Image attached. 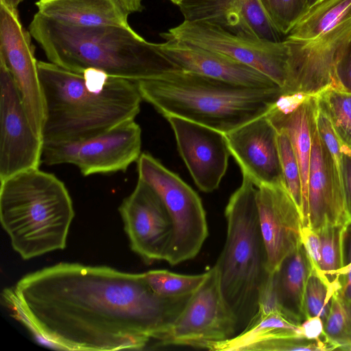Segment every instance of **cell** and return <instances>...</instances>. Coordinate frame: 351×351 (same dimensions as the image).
Listing matches in <instances>:
<instances>
[{
    "instance_id": "1",
    "label": "cell",
    "mask_w": 351,
    "mask_h": 351,
    "mask_svg": "<svg viewBox=\"0 0 351 351\" xmlns=\"http://www.w3.org/2000/svg\"><path fill=\"white\" fill-rule=\"evenodd\" d=\"M191 295H159L143 273L60 263L25 275L1 298L45 344L110 351L160 346Z\"/></svg>"
},
{
    "instance_id": "2",
    "label": "cell",
    "mask_w": 351,
    "mask_h": 351,
    "mask_svg": "<svg viewBox=\"0 0 351 351\" xmlns=\"http://www.w3.org/2000/svg\"><path fill=\"white\" fill-rule=\"evenodd\" d=\"M43 100L44 144L78 141L103 133L140 112L135 82L94 69L77 73L38 60Z\"/></svg>"
},
{
    "instance_id": "3",
    "label": "cell",
    "mask_w": 351,
    "mask_h": 351,
    "mask_svg": "<svg viewBox=\"0 0 351 351\" xmlns=\"http://www.w3.org/2000/svg\"><path fill=\"white\" fill-rule=\"evenodd\" d=\"M29 32L49 62L77 73L94 69L136 82L180 69L132 27L75 26L37 12Z\"/></svg>"
},
{
    "instance_id": "4",
    "label": "cell",
    "mask_w": 351,
    "mask_h": 351,
    "mask_svg": "<svg viewBox=\"0 0 351 351\" xmlns=\"http://www.w3.org/2000/svg\"><path fill=\"white\" fill-rule=\"evenodd\" d=\"M143 100L165 117L175 116L223 134L267 114L282 88L250 87L182 69L136 82Z\"/></svg>"
},
{
    "instance_id": "5",
    "label": "cell",
    "mask_w": 351,
    "mask_h": 351,
    "mask_svg": "<svg viewBox=\"0 0 351 351\" xmlns=\"http://www.w3.org/2000/svg\"><path fill=\"white\" fill-rule=\"evenodd\" d=\"M0 182V221L13 250L29 260L64 249L75 211L64 182L39 168Z\"/></svg>"
},
{
    "instance_id": "6",
    "label": "cell",
    "mask_w": 351,
    "mask_h": 351,
    "mask_svg": "<svg viewBox=\"0 0 351 351\" xmlns=\"http://www.w3.org/2000/svg\"><path fill=\"white\" fill-rule=\"evenodd\" d=\"M256 191L250 178L243 175L241 186L225 209L226 239L215 264L223 298L236 319L237 335L256 314L270 274L258 221Z\"/></svg>"
},
{
    "instance_id": "7",
    "label": "cell",
    "mask_w": 351,
    "mask_h": 351,
    "mask_svg": "<svg viewBox=\"0 0 351 351\" xmlns=\"http://www.w3.org/2000/svg\"><path fill=\"white\" fill-rule=\"evenodd\" d=\"M138 179L149 185L165 204L173 224L165 261L176 265L193 259L208 236L206 212L197 193L148 153L137 160Z\"/></svg>"
},
{
    "instance_id": "8",
    "label": "cell",
    "mask_w": 351,
    "mask_h": 351,
    "mask_svg": "<svg viewBox=\"0 0 351 351\" xmlns=\"http://www.w3.org/2000/svg\"><path fill=\"white\" fill-rule=\"evenodd\" d=\"M160 36L214 51L265 74L281 88L285 86L298 40L271 42L230 34L204 21H184Z\"/></svg>"
},
{
    "instance_id": "9",
    "label": "cell",
    "mask_w": 351,
    "mask_h": 351,
    "mask_svg": "<svg viewBox=\"0 0 351 351\" xmlns=\"http://www.w3.org/2000/svg\"><path fill=\"white\" fill-rule=\"evenodd\" d=\"M141 145V127L132 119L89 138L45 143L42 162L73 165L84 176L125 172L138 160Z\"/></svg>"
},
{
    "instance_id": "10",
    "label": "cell",
    "mask_w": 351,
    "mask_h": 351,
    "mask_svg": "<svg viewBox=\"0 0 351 351\" xmlns=\"http://www.w3.org/2000/svg\"><path fill=\"white\" fill-rule=\"evenodd\" d=\"M206 272V278L191 294L160 346L205 348L209 343L237 335L236 319L223 298L215 265Z\"/></svg>"
},
{
    "instance_id": "11",
    "label": "cell",
    "mask_w": 351,
    "mask_h": 351,
    "mask_svg": "<svg viewBox=\"0 0 351 351\" xmlns=\"http://www.w3.org/2000/svg\"><path fill=\"white\" fill-rule=\"evenodd\" d=\"M44 143L33 129L13 77L0 60V180L39 168Z\"/></svg>"
},
{
    "instance_id": "12",
    "label": "cell",
    "mask_w": 351,
    "mask_h": 351,
    "mask_svg": "<svg viewBox=\"0 0 351 351\" xmlns=\"http://www.w3.org/2000/svg\"><path fill=\"white\" fill-rule=\"evenodd\" d=\"M119 211L131 250L147 264L165 261L173 235L169 214L156 192L138 179Z\"/></svg>"
},
{
    "instance_id": "13",
    "label": "cell",
    "mask_w": 351,
    "mask_h": 351,
    "mask_svg": "<svg viewBox=\"0 0 351 351\" xmlns=\"http://www.w3.org/2000/svg\"><path fill=\"white\" fill-rule=\"evenodd\" d=\"M32 37L17 10L0 1V60L13 77L34 130L41 136L43 100Z\"/></svg>"
},
{
    "instance_id": "14",
    "label": "cell",
    "mask_w": 351,
    "mask_h": 351,
    "mask_svg": "<svg viewBox=\"0 0 351 351\" xmlns=\"http://www.w3.org/2000/svg\"><path fill=\"white\" fill-rule=\"evenodd\" d=\"M165 118L197 186L205 193L216 190L226 172L230 155L223 134L183 118Z\"/></svg>"
},
{
    "instance_id": "15",
    "label": "cell",
    "mask_w": 351,
    "mask_h": 351,
    "mask_svg": "<svg viewBox=\"0 0 351 351\" xmlns=\"http://www.w3.org/2000/svg\"><path fill=\"white\" fill-rule=\"evenodd\" d=\"M256 198L267 269L271 274L302 243V215L284 184L261 185Z\"/></svg>"
},
{
    "instance_id": "16",
    "label": "cell",
    "mask_w": 351,
    "mask_h": 351,
    "mask_svg": "<svg viewBox=\"0 0 351 351\" xmlns=\"http://www.w3.org/2000/svg\"><path fill=\"white\" fill-rule=\"evenodd\" d=\"M346 208L342 169L335 163L317 127L312 143L304 226L317 232L327 225H345Z\"/></svg>"
},
{
    "instance_id": "17",
    "label": "cell",
    "mask_w": 351,
    "mask_h": 351,
    "mask_svg": "<svg viewBox=\"0 0 351 351\" xmlns=\"http://www.w3.org/2000/svg\"><path fill=\"white\" fill-rule=\"evenodd\" d=\"M229 152L254 184H284L278 131L267 114L224 133Z\"/></svg>"
},
{
    "instance_id": "18",
    "label": "cell",
    "mask_w": 351,
    "mask_h": 351,
    "mask_svg": "<svg viewBox=\"0 0 351 351\" xmlns=\"http://www.w3.org/2000/svg\"><path fill=\"white\" fill-rule=\"evenodd\" d=\"M188 21H204L245 38L285 39L272 25L259 0H184L178 5Z\"/></svg>"
},
{
    "instance_id": "19",
    "label": "cell",
    "mask_w": 351,
    "mask_h": 351,
    "mask_svg": "<svg viewBox=\"0 0 351 351\" xmlns=\"http://www.w3.org/2000/svg\"><path fill=\"white\" fill-rule=\"evenodd\" d=\"M158 45L164 55L183 71L245 86L280 87L258 70L224 54L174 38Z\"/></svg>"
},
{
    "instance_id": "20",
    "label": "cell",
    "mask_w": 351,
    "mask_h": 351,
    "mask_svg": "<svg viewBox=\"0 0 351 351\" xmlns=\"http://www.w3.org/2000/svg\"><path fill=\"white\" fill-rule=\"evenodd\" d=\"M317 110L315 95H309L296 108L282 109L274 104L267 114L277 130H284L288 134L298 160L302 185L303 224L306 216L308 173Z\"/></svg>"
},
{
    "instance_id": "21",
    "label": "cell",
    "mask_w": 351,
    "mask_h": 351,
    "mask_svg": "<svg viewBox=\"0 0 351 351\" xmlns=\"http://www.w3.org/2000/svg\"><path fill=\"white\" fill-rule=\"evenodd\" d=\"M313 265L301 243L269 274L267 286L278 309L292 322L301 325L306 319L304 295Z\"/></svg>"
},
{
    "instance_id": "22",
    "label": "cell",
    "mask_w": 351,
    "mask_h": 351,
    "mask_svg": "<svg viewBox=\"0 0 351 351\" xmlns=\"http://www.w3.org/2000/svg\"><path fill=\"white\" fill-rule=\"evenodd\" d=\"M35 5L39 13L68 25L131 27L122 0H38Z\"/></svg>"
},
{
    "instance_id": "23",
    "label": "cell",
    "mask_w": 351,
    "mask_h": 351,
    "mask_svg": "<svg viewBox=\"0 0 351 351\" xmlns=\"http://www.w3.org/2000/svg\"><path fill=\"white\" fill-rule=\"evenodd\" d=\"M294 337H304L300 325L292 322L277 309L260 307L243 331L228 339L209 343L205 349L212 351H253L256 346L268 340Z\"/></svg>"
},
{
    "instance_id": "24",
    "label": "cell",
    "mask_w": 351,
    "mask_h": 351,
    "mask_svg": "<svg viewBox=\"0 0 351 351\" xmlns=\"http://www.w3.org/2000/svg\"><path fill=\"white\" fill-rule=\"evenodd\" d=\"M351 17V0H323L308 9L285 38L313 40Z\"/></svg>"
},
{
    "instance_id": "25",
    "label": "cell",
    "mask_w": 351,
    "mask_h": 351,
    "mask_svg": "<svg viewBox=\"0 0 351 351\" xmlns=\"http://www.w3.org/2000/svg\"><path fill=\"white\" fill-rule=\"evenodd\" d=\"M315 97L339 140L351 149V94L330 87Z\"/></svg>"
},
{
    "instance_id": "26",
    "label": "cell",
    "mask_w": 351,
    "mask_h": 351,
    "mask_svg": "<svg viewBox=\"0 0 351 351\" xmlns=\"http://www.w3.org/2000/svg\"><path fill=\"white\" fill-rule=\"evenodd\" d=\"M343 226L327 225L317 232L321 242V258L316 270L335 291L341 287L337 273L343 267L341 248Z\"/></svg>"
},
{
    "instance_id": "27",
    "label": "cell",
    "mask_w": 351,
    "mask_h": 351,
    "mask_svg": "<svg viewBox=\"0 0 351 351\" xmlns=\"http://www.w3.org/2000/svg\"><path fill=\"white\" fill-rule=\"evenodd\" d=\"M143 275L148 286L158 295L178 298L191 295L203 282L207 272L186 275L155 269L143 272Z\"/></svg>"
},
{
    "instance_id": "28",
    "label": "cell",
    "mask_w": 351,
    "mask_h": 351,
    "mask_svg": "<svg viewBox=\"0 0 351 351\" xmlns=\"http://www.w3.org/2000/svg\"><path fill=\"white\" fill-rule=\"evenodd\" d=\"M324 332L335 349L351 350V302L339 290L332 295L330 311L324 323Z\"/></svg>"
},
{
    "instance_id": "29",
    "label": "cell",
    "mask_w": 351,
    "mask_h": 351,
    "mask_svg": "<svg viewBox=\"0 0 351 351\" xmlns=\"http://www.w3.org/2000/svg\"><path fill=\"white\" fill-rule=\"evenodd\" d=\"M267 16L284 37L308 10V0H259Z\"/></svg>"
},
{
    "instance_id": "30",
    "label": "cell",
    "mask_w": 351,
    "mask_h": 351,
    "mask_svg": "<svg viewBox=\"0 0 351 351\" xmlns=\"http://www.w3.org/2000/svg\"><path fill=\"white\" fill-rule=\"evenodd\" d=\"M277 131L284 184L302 213V185L298 160L288 134L284 130Z\"/></svg>"
},
{
    "instance_id": "31",
    "label": "cell",
    "mask_w": 351,
    "mask_h": 351,
    "mask_svg": "<svg viewBox=\"0 0 351 351\" xmlns=\"http://www.w3.org/2000/svg\"><path fill=\"white\" fill-rule=\"evenodd\" d=\"M336 292L322 278L313 267L308 277L304 295V304L306 318L319 317L325 322Z\"/></svg>"
},
{
    "instance_id": "32",
    "label": "cell",
    "mask_w": 351,
    "mask_h": 351,
    "mask_svg": "<svg viewBox=\"0 0 351 351\" xmlns=\"http://www.w3.org/2000/svg\"><path fill=\"white\" fill-rule=\"evenodd\" d=\"M332 88L351 94V37L337 61Z\"/></svg>"
},
{
    "instance_id": "33",
    "label": "cell",
    "mask_w": 351,
    "mask_h": 351,
    "mask_svg": "<svg viewBox=\"0 0 351 351\" xmlns=\"http://www.w3.org/2000/svg\"><path fill=\"white\" fill-rule=\"evenodd\" d=\"M301 241L313 267L317 269L321 258V242L319 234L308 226H303Z\"/></svg>"
},
{
    "instance_id": "34",
    "label": "cell",
    "mask_w": 351,
    "mask_h": 351,
    "mask_svg": "<svg viewBox=\"0 0 351 351\" xmlns=\"http://www.w3.org/2000/svg\"><path fill=\"white\" fill-rule=\"evenodd\" d=\"M341 152L344 200L349 221H351V149L342 144Z\"/></svg>"
},
{
    "instance_id": "35",
    "label": "cell",
    "mask_w": 351,
    "mask_h": 351,
    "mask_svg": "<svg viewBox=\"0 0 351 351\" xmlns=\"http://www.w3.org/2000/svg\"><path fill=\"white\" fill-rule=\"evenodd\" d=\"M300 326L302 335L308 339H319L325 337L324 322L319 317H308Z\"/></svg>"
},
{
    "instance_id": "36",
    "label": "cell",
    "mask_w": 351,
    "mask_h": 351,
    "mask_svg": "<svg viewBox=\"0 0 351 351\" xmlns=\"http://www.w3.org/2000/svg\"><path fill=\"white\" fill-rule=\"evenodd\" d=\"M341 248L343 265L345 267L351 262V221H348L343 226L341 234Z\"/></svg>"
},
{
    "instance_id": "37",
    "label": "cell",
    "mask_w": 351,
    "mask_h": 351,
    "mask_svg": "<svg viewBox=\"0 0 351 351\" xmlns=\"http://www.w3.org/2000/svg\"><path fill=\"white\" fill-rule=\"evenodd\" d=\"M122 1L130 13L141 12L143 9L141 0H122Z\"/></svg>"
},
{
    "instance_id": "38",
    "label": "cell",
    "mask_w": 351,
    "mask_h": 351,
    "mask_svg": "<svg viewBox=\"0 0 351 351\" xmlns=\"http://www.w3.org/2000/svg\"><path fill=\"white\" fill-rule=\"evenodd\" d=\"M23 0H0L8 7L17 10V7Z\"/></svg>"
},
{
    "instance_id": "39",
    "label": "cell",
    "mask_w": 351,
    "mask_h": 351,
    "mask_svg": "<svg viewBox=\"0 0 351 351\" xmlns=\"http://www.w3.org/2000/svg\"><path fill=\"white\" fill-rule=\"evenodd\" d=\"M350 271H351V262L346 266L340 269L337 274L339 277V276L346 274Z\"/></svg>"
},
{
    "instance_id": "40",
    "label": "cell",
    "mask_w": 351,
    "mask_h": 351,
    "mask_svg": "<svg viewBox=\"0 0 351 351\" xmlns=\"http://www.w3.org/2000/svg\"><path fill=\"white\" fill-rule=\"evenodd\" d=\"M322 1H323V0H308L309 8L314 6L315 5H316L317 3H318L319 2Z\"/></svg>"
},
{
    "instance_id": "41",
    "label": "cell",
    "mask_w": 351,
    "mask_h": 351,
    "mask_svg": "<svg viewBox=\"0 0 351 351\" xmlns=\"http://www.w3.org/2000/svg\"><path fill=\"white\" fill-rule=\"evenodd\" d=\"M169 1H171L172 3H173L176 4L177 5H178L179 4H180L184 0H169Z\"/></svg>"
}]
</instances>
